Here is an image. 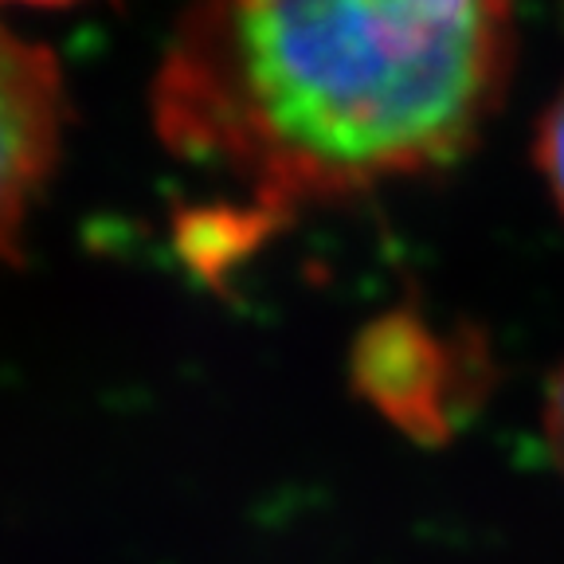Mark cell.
Wrapping results in <instances>:
<instances>
[{"mask_svg": "<svg viewBox=\"0 0 564 564\" xmlns=\"http://www.w3.org/2000/svg\"><path fill=\"white\" fill-rule=\"evenodd\" d=\"M518 0H193L153 83L158 138L251 220L463 158L506 95Z\"/></svg>", "mask_w": 564, "mask_h": 564, "instance_id": "cell-1", "label": "cell"}, {"mask_svg": "<svg viewBox=\"0 0 564 564\" xmlns=\"http://www.w3.org/2000/svg\"><path fill=\"white\" fill-rule=\"evenodd\" d=\"M63 130L59 63L0 20V263L20 251L24 224L59 165Z\"/></svg>", "mask_w": 564, "mask_h": 564, "instance_id": "cell-2", "label": "cell"}, {"mask_svg": "<svg viewBox=\"0 0 564 564\" xmlns=\"http://www.w3.org/2000/svg\"><path fill=\"white\" fill-rule=\"evenodd\" d=\"M352 380L369 404L408 435L440 440L470 404V352L447 345L420 317H380L352 352Z\"/></svg>", "mask_w": 564, "mask_h": 564, "instance_id": "cell-3", "label": "cell"}, {"mask_svg": "<svg viewBox=\"0 0 564 564\" xmlns=\"http://www.w3.org/2000/svg\"><path fill=\"white\" fill-rule=\"evenodd\" d=\"M533 158H538V173L545 181L549 196H553V204L564 216V87L556 90V98L549 102L545 115H541Z\"/></svg>", "mask_w": 564, "mask_h": 564, "instance_id": "cell-4", "label": "cell"}, {"mask_svg": "<svg viewBox=\"0 0 564 564\" xmlns=\"http://www.w3.org/2000/svg\"><path fill=\"white\" fill-rule=\"evenodd\" d=\"M545 443H549V455H553L556 470H561V478H564V365L553 372L549 392H545Z\"/></svg>", "mask_w": 564, "mask_h": 564, "instance_id": "cell-5", "label": "cell"}, {"mask_svg": "<svg viewBox=\"0 0 564 564\" xmlns=\"http://www.w3.org/2000/svg\"><path fill=\"white\" fill-rule=\"evenodd\" d=\"M12 4H75V0H12Z\"/></svg>", "mask_w": 564, "mask_h": 564, "instance_id": "cell-6", "label": "cell"}]
</instances>
